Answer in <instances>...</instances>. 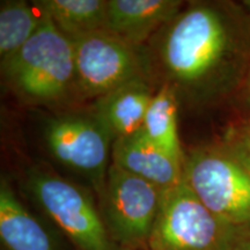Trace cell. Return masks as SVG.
Returning <instances> with one entry per match:
<instances>
[{"label": "cell", "instance_id": "1", "mask_svg": "<svg viewBox=\"0 0 250 250\" xmlns=\"http://www.w3.org/2000/svg\"><path fill=\"white\" fill-rule=\"evenodd\" d=\"M235 24L217 5L188 2L144 46L154 86L168 85L180 103L202 101L236 49Z\"/></svg>", "mask_w": 250, "mask_h": 250}, {"label": "cell", "instance_id": "2", "mask_svg": "<svg viewBox=\"0 0 250 250\" xmlns=\"http://www.w3.org/2000/svg\"><path fill=\"white\" fill-rule=\"evenodd\" d=\"M1 73L6 86L30 104L54 105L77 98L72 41L44 14L34 36L1 61Z\"/></svg>", "mask_w": 250, "mask_h": 250}, {"label": "cell", "instance_id": "3", "mask_svg": "<svg viewBox=\"0 0 250 250\" xmlns=\"http://www.w3.org/2000/svg\"><path fill=\"white\" fill-rule=\"evenodd\" d=\"M23 188L76 250H125L112 240L98 201L86 187L39 165L26 170Z\"/></svg>", "mask_w": 250, "mask_h": 250}, {"label": "cell", "instance_id": "4", "mask_svg": "<svg viewBox=\"0 0 250 250\" xmlns=\"http://www.w3.org/2000/svg\"><path fill=\"white\" fill-rule=\"evenodd\" d=\"M183 180L206 208L229 225L250 221V169L225 143L184 153Z\"/></svg>", "mask_w": 250, "mask_h": 250}, {"label": "cell", "instance_id": "5", "mask_svg": "<svg viewBox=\"0 0 250 250\" xmlns=\"http://www.w3.org/2000/svg\"><path fill=\"white\" fill-rule=\"evenodd\" d=\"M77 99H99L130 81L151 80L145 49L108 30L73 37Z\"/></svg>", "mask_w": 250, "mask_h": 250}, {"label": "cell", "instance_id": "6", "mask_svg": "<svg viewBox=\"0 0 250 250\" xmlns=\"http://www.w3.org/2000/svg\"><path fill=\"white\" fill-rule=\"evenodd\" d=\"M161 193L159 188L111 162L96 201L105 227L118 246L125 250H148Z\"/></svg>", "mask_w": 250, "mask_h": 250}, {"label": "cell", "instance_id": "7", "mask_svg": "<svg viewBox=\"0 0 250 250\" xmlns=\"http://www.w3.org/2000/svg\"><path fill=\"white\" fill-rule=\"evenodd\" d=\"M43 138L56 161L83 177L95 195L101 191L114 138L92 111H66L49 117Z\"/></svg>", "mask_w": 250, "mask_h": 250}, {"label": "cell", "instance_id": "8", "mask_svg": "<svg viewBox=\"0 0 250 250\" xmlns=\"http://www.w3.org/2000/svg\"><path fill=\"white\" fill-rule=\"evenodd\" d=\"M230 227L182 180L161 193L148 250H220Z\"/></svg>", "mask_w": 250, "mask_h": 250}, {"label": "cell", "instance_id": "9", "mask_svg": "<svg viewBox=\"0 0 250 250\" xmlns=\"http://www.w3.org/2000/svg\"><path fill=\"white\" fill-rule=\"evenodd\" d=\"M0 239L4 250H76L49 219L21 202L5 179L0 182Z\"/></svg>", "mask_w": 250, "mask_h": 250}, {"label": "cell", "instance_id": "10", "mask_svg": "<svg viewBox=\"0 0 250 250\" xmlns=\"http://www.w3.org/2000/svg\"><path fill=\"white\" fill-rule=\"evenodd\" d=\"M184 4L182 0H108L105 30L143 48Z\"/></svg>", "mask_w": 250, "mask_h": 250}, {"label": "cell", "instance_id": "11", "mask_svg": "<svg viewBox=\"0 0 250 250\" xmlns=\"http://www.w3.org/2000/svg\"><path fill=\"white\" fill-rule=\"evenodd\" d=\"M112 164L164 191L182 182V164L162 151L143 131L114 140Z\"/></svg>", "mask_w": 250, "mask_h": 250}, {"label": "cell", "instance_id": "12", "mask_svg": "<svg viewBox=\"0 0 250 250\" xmlns=\"http://www.w3.org/2000/svg\"><path fill=\"white\" fill-rule=\"evenodd\" d=\"M151 80L137 79L94 100L89 109L110 132L114 140L139 132L154 96Z\"/></svg>", "mask_w": 250, "mask_h": 250}, {"label": "cell", "instance_id": "13", "mask_svg": "<svg viewBox=\"0 0 250 250\" xmlns=\"http://www.w3.org/2000/svg\"><path fill=\"white\" fill-rule=\"evenodd\" d=\"M33 5L68 39L105 30L108 0H36Z\"/></svg>", "mask_w": 250, "mask_h": 250}, {"label": "cell", "instance_id": "14", "mask_svg": "<svg viewBox=\"0 0 250 250\" xmlns=\"http://www.w3.org/2000/svg\"><path fill=\"white\" fill-rule=\"evenodd\" d=\"M180 104L177 94L170 86H159L146 112L142 131L158 147L182 164L184 152L177 129Z\"/></svg>", "mask_w": 250, "mask_h": 250}, {"label": "cell", "instance_id": "15", "mask_svg": "<svg viewBox=\"0 0 250 250\" xmlns=\"http://www.w3.org/2000/svg\"><path fill=\"white\" fill-rule=\"evenodd\" d=\"M43 14L23 0L0 2V57L5 61L18 52L39 29Z\"/></svg>", "mask_w": 250, "mask_h": 250}, {"label": "cell", "instance_id": "16", "mask_svg": "<svg viewBox=\"0 0 250 250\" xmlns=\"http://www.w3.org/2000/svg\"><path fill=\"white\" fill-rule=\"evenodd\" d=\"M220 250H250V221L232 225Z\"/></svg>", "mask_w": 250, "mask_h": 250}, {"label": "cell", "instance_id": "17", "mask_svg": "<svg viewBox=\"0 0 250 250\" xmlns=\"http://www.w3.org/2000/svg\"><path fill=\"white\" fill-rule=\"evenodd\" d=\"M227 144L250 169V125L232 134Z\"/></svg>", "mask_w": 250, "mask_h": 250}, {"label": "cell", "instance_id": "18", "mask_svg": "<svg viewBox=\"0 0 250 250\" xmlns=\"http://www.w3.org/2000/svg\"><path fill=\"white\" fill-rule=\"evenodd\" d=\"M249 92H250V74H249Z\"/></svg>", "mask_w": 250, "mask_h": 250}, {"label": "cell", "instance_id": "19", "mask_svg": "<svg viewBox=\"0 0 250 250\" xmlns=\"http://www.w3.org/2000/svg\"><path fill=\"white\" fill-rule=\"evenodd\" d=\"M248 22H249V27H250V15L248 17Z\"/></svg>", "mask_w": 250, "mask_h": 250}, {"label": "cell", "instance_id": "20", "mask_svg": "<svg viewBox=\"0 0 250 250\" xmlns=\"http://www.w3.org/2000/svg\"><path fill=\"white\" fill-rule=\"evenodd\" d=\"M2 250H4V249H2Z\"/></svg>", "mask_w": 250, "mask_h": 250}]
</instances>
